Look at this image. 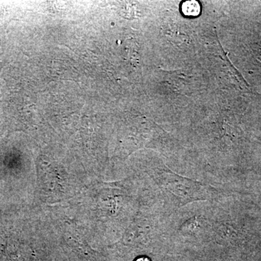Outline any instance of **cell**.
Masks as SVG:
<instances>
[{
	"instance_id": "1",
	"label": "cell",
	"mask_w": 261,
	"mask_h": 261,
	"mask_svg": "<svg viewBox=\"0 0 261 261\" xmlns=\"http://www.w3.org/2000/svg\"><path fill=\"white\" fill-rule=\"evenodd\" d=\"M157 178L162 191L176 207L210 199V187L202 182L178 176L169 170H162Z\"/></svg>"
},
{
	"instance_id": "2",
	"label": "cell",
	"mask_w": 261,
	"mask_h": 261,
	"mask_svg": "<svg viewBox=\"0 0 261 261\" xmlns=\"http://www.w3.org/2000/svg\"><path fill=\"white\" fill-rule=\"evenodd\" d=\"M182 13L189 17H195L200 15L201 8L200 3L195 0L186 1L181 5Z\"/></svg>"
},
{
	"instance_id": "3",
	"label": "cell",
	"mask_w": 261,
	"mask_h": 261,
	"mask_svg": "<svg viewBox=\"0 0 261 261\" xmlns=\"http://www.w3.org/2000/svg\"><path fill=\"white\" fill-rule=\"evenodd\" d=\"M137 261H149L147 258H140L138 259Z\"/></svg>"
}]
</instances>
